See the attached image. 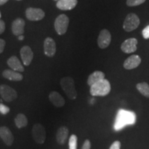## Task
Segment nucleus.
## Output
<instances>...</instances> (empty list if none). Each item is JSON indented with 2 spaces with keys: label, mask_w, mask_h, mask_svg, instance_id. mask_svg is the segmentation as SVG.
<instances>
[{
  "label": "nucleus",
  "mask_w": 149,
  "mask_h": 149,
  "mask_svg": "<svg viewBox=\"0 0 149 149\" xmlns=\"http://www.w3.org/2000/svg\"><path fill=\"white\" fill-rule=\"evenodd\" d=\"M137 120V116L133 111L120 109L117 111L114 123V130L120 131L126 126L133 125Z\"/></svg>",
  "instance_id": "1"
},
{
  "label": "nucleus",
  "mask_w": 149,
  "mask_h": 149,
  "mask_svg": "<svg viewBox=\"0 0 149 149\" xmlns=\"http://www.w3.org/2000/svg\"><path fill=\"white\" fill-rule=\"evenodd\" d=\"M111 91V84L109 80L104 79L91 86L90 93L93 96H107Z\"/></svg>",
  "instance_id": "2"
},
{
  "label": "nucleus",
  "mask_w": 149,
  "mask_h": 149,
  "mask_svg": "<svg viewBox=\"0 0 149 149\" xmlns=\"http://www.w3.org/2000/svg\"><path fill=\"white\" fill-rule=\"evenodd\" d=\"M60 84L63 91L66 93L68 97L74 100L77 98V93L74 87V80L70 77H63L60 81Z\"/></svg>",
  "instance_id": "3"
},
{
  "label": "nucleus",
  "mask_w": 149,
  "mask_h": 149,
  "mask_svg": "<svg viewBox=\"0 0 149 149\" xmlns=\"http://www.w3.org/2000/svg\"><path fill=\"white\" fill-rule=\"evenodd\" d=\"M140 20L138 16L135 13L127 15L123 24V29L126 32H131L139 26Z\"/></svg>",
  "instance_id": "4"
},
{
  "label": "nucleus",
  "mask_w": 149,
  "mask_h": 149,
  "mask_svg": "<svg viewBox=\"0 0 149 149\" xmlns=\"http://www.w3.org/2000/svg\"><path fill=\"white\" fill-rule=\"evenodd\" d=\"M69 24V19L66 15H60L56 18L55 22V29L57 34L62 35L66 33Z\"/></svg>",
  "instance_id": "5"
},
{
  "label": "nucleus",
  "mask_w": 149,
  "mask_h": 149,
  "mask_svg": "<svg viewBox=\"0 0 149 149\" xmlns=\"http://www.w3.org/2000/svg\"><path fill=\"white\" fill-rule=\"evenodd\" d=\"M32 135L37 144H44L46 140V130L40 124H35L32 129Z\"/></svg>",
  "instance_id": "6"
},
{
  "label": "nucleus",
  "mask_w": 149,
  "mask_h": 149,
  "mask_svg": "<svg viewBox=\"0 0 149 149\" xmlns=\"http://www.w3.org/2000/svg\"><path fill=\"white\" fill-rule=\"evenodd\" d=\"M0 95L5 102H10L17 97L16 91L8 85L2 84L0 86Z\"/></svg>",
  "instance_id": "7"
},
{
  "label": "nucleus",
  "mask_w": 149,
  "mask_h": 149,
  "mask_svg": "<svg viewBox=\"0 0 149 149\" xmlns=\"http://www.w3.org/2000/svg\"><path fill=\"white\" fill-rule=\"evenodd\" d=\"M111 42V33L107 29H104L100 31L97 39L98 46L102 49L107 48Z\"/></svg>",
  "instance_id": "8"
},
{
  "label": "nucleus",
  "mask_w": 149,
  "mask_h": 149,
  "mask_svg": "<svg viewBox=\"0 0 149 149\" xmlns=\"http://www.w3.org/2000/svg\"><path fill=\"white\" fill-rule=\"evenodd\" d=\"M26 15L31 21H40L44 17L45 13L40 8H29L26 10Z\"/></svg>",
  "instance_id": "9"
},
{
  "label": "nucleus",
  "mask_w": 149,
  "mask_h": 149,
  "mask_svg": "<svg viewBox=\"0 0 149 149\" xmlns=\"http://www.w3.org/2000/svg\"><path fill=\"white\" fill-rule=\"evenodd\" d=\"M137 39L135 38H129L124 41L121 45V49L124 53H133L137 51Z\"/></svg>",
  "instance_id": "10"
},
{
  "label": "nucleus",
  "mask_w": 149,
  "mask_h": 149,
  "mask_svg": "<svg viewBox=\"0 0 149 149\" xmlns=\"http://www.w3.org/2000/svg\"><path fill=\"white\" fill-rule=\"evenodd\" d=\"M141 59L139 55H133L128 57L124 62V68L126 70H132L136 68L141 64Z\"/></svg>",
  "instance_id": "11"
},
{
  "label": "nucleus",
  "mask_w": 149,
  "mask_h": 149,
  "mask_svg": "<svg viewBox=\"0 0 149 149\" xmlns=\"http://www.w3.org/2000/svg\"><path fill=\"white\" fill-rule=\"evenodd\" d=\"M0 137L7 146H11L14 141L13 135L6 126L0 127Z\"/></svg>",
  "instance_id": "12"
},
{
  "label": "nucleus",
  "mask_w": 149,
  "mask_h": 149,
  "mask_svg": "<svg viewBox=\"0 0 149 149\" xmlns=\"http://www.w3.org/2000/svg\"><path fill=\"white\" fill-rule=\"evenodd\" d=\"M44 53L48 57H53L56 53V44L51 37H47L44 41Z\"/></svg>",
  "instance_id": "13"
},
{
  "label": "nucleus",
  "mask_w": 149,
  "mask_h": 149,
  "mask_svg": "<svg viewBox=\"0 0 149 149\" xmlns=\"http://www.w3.org/2000/svg\"><path fill=\"white\" fill-rule=\"evenodd\" d=\"M20 55L25 66H29L33 59V53L31 48L28 46L22 48L20 51Z\"/></svg>",
  "instance_id": "14"
},
{
  "label": "nucleus",
  "mask_w": 149,
  "mask_h": 149,
  "mask_svg": "<svg viewBox=\"0 0 149 149\" xmlns=\"http://www.w3.org/2000/svg\"><path fill=\"white\" fill-rule=\"evenodd\" d=\"M49 100L54 106L57 108L64 107L65 104V100L58 92L52 91L48 96Z\"/></svg>",
  "instance_id": "15"
},
{
  "label": "nucleus",
  "mask_w": 149,
  "mask_h": 149,
  "mask_svg": "<svg viewBox=\"0 0 149 149\" xmlns=\"http://www.w3.org/2000/svg\"><path fill=\"white\" fill-rule=\"evenodd\" d=\"M77 4V0H58L56 6L61 10H70Z\"/></svg>",
  "instance_id": "16"
},
{
  "label": "nucleus",
  "mask_w": 149,
  "mask_h": 149,
  "mask_svg": "<svg viewBox=\"0 0 149 149\" xmlns=\"http://www.w3.org/2000/svg\"><path fill=\"white\" fill-rule=\"evenodd\" d=\"M24 27H25V22L22 19L18 18L13 22L12 31L15 35L19 36L23 35L24 33Z\"/></svg>",
  "instance_id": "17"
},
{
  "label": "nucleus",
  "mask_w": 149,
  "mask_h": 149,
  "mask_svg": "<svg viewBox=\"0 0 149 149\" xmlns=\"http://www.w3.org/2000/svg\"><path fill=\"white\" fill-rule=\"evenodd\" d=\"M69 130L66 126H61L57 130L56 134V140L60 145H64L68 139Z\"/></svg>",
  "instance_id": "18"
},
{
  "label": "nucleus",
  "mask_w": 149,
  "mask_h": 149,
  "mask_svg": "<svg viewBox=\"0 0 149 149\" xmlns=\"http://www.w3.org/2000/svg\"><path fill=\"white\" fill-rule=\"evenodd\" d=\"M2 75L6 79L10 80V81H19L23 79V75L21 73L12 69H6L3 70Z\"/></svg>",
  "instance_id": "19"
},
{
  "label": "nucleus",
  "mask_w": 149,
  "mask_h": 149,
  "mask_svg": "<svg viewBox=\"0 0 149 149\" xmlns=\"http://www.w3.org/2000/svg\"><path fill=\"white\" fill-rule=\"evenodd\" d=\"M7 64L12 70L17 72H23L24 70V66H22L21 61L16 56H13L7 61Z\"/></svg>",
  "instance_id": "20"
},
{
  "label": "nucleus",
  "mask_w": 149,
  "mask_h": 149,
  "mask_svg": "<svg viewBox=\"0 0 149 149\" xmlns=\"http://www.w3.org/2000/svg\"><path fill=\"white\" fill-rule=\"evenodd\" d=\"M104 79H105V74L103 72L100 71V70H96L88 76L87 83H88V86H91L94 84L98 82V81Z\"/></svg>",
  "instance_id": "21"
},
{
  "label": "nucleus",
  "mask_w": 149,
  "mask_h": 149,
  "mask_svg": "<svg viewBox=\"0 0 149 149\" xmlns=\"http://www.w3.org/2000/svg\"><path fill=\"white\" fill-rule=\"evenodd\" d=\"M15 123L18 128H22L25 127L28 124V119L25 115L19 113L17 115L15 119Z\"/></svg>",
  "instance_id": "22"
},
{
  "label": "nucleus",
  "mask_w": 149,
  "mask_h": 149,
  "mask_svg": "<svg viewBox=\"0 0 149 149\" xmlns=\"http://www.w3.org/2000/svg\"><path fill=\"white\" fill-rule=\"evenodd\" d=\"M136 88L142 95L149 98V85L146 82L137 84L136 85Z\"/></svg>",
  "instance_id": "23"
},
{
  "label": "nucleus",
  "mask_w": 149,
  "mask_h": 149,
  "mask_svg": "<svg viewBox=\"0 0 149 149\" xmlns=\"http://www.w3.org/2000/svg\"><path fill=\"white\" fill-rule=\"evenodd\" d=\"M68 146H69V149L77 148V137L75 135H72L70 137Z\"/></svg>",
  "instance_id": "24"
},
{
  "label": "nucleus",
  "mask_w": 149,
  "mask_h": 149,
  "mask_svg": "<svg viewBox=\"0 0 149 149\" xmlns=\"http://www.w3.org/2000/svg\"><path fill=\"white\" fill-rule=\"evenodd\" d=\"M145 1H146V0H127L126 5L130 7L137 6H139L144 3Z\"/></svg>",
  "instance_id": "25"
},
{
  "label": "nucleus",
  "mask_w": 149,
  "mask_h": 149,
  "mask_svg": "<svg viewBox=\"0 0 149 149\" xmlns=\"http://www.w3.org/2000/svg\"><path fill=\"white\" fill-rule=\"evenodd\" d=\"M10 112V108L3 104H0V113L2 115H6Z\"/></svg>",
  "instance_id": "26"
},
{
  "label": "nucleus",
  "mask_w": 149,
  "mask_h": 149,
  "mask_svg": "<svg viewBox=\"0 0 149 149\" xmlns=\"http://www.w3.org/2000/svg\"><path fill=\"white\" fill-rule=\"evenodd\" d=\"M142 36L144 39H149V25L147 26L143 29L142 31Z\"/></svg>",
  "instance_id": "27"
},
{
  "label": "nucleus",
  "mask_w": 149,
  "mask_h": 149,
  "mask_svg": "<svg viewBox=\"0 0 149 149\" xmlns=\"http://www.w3.org/2000/svg\"><path fill=\"white\" fill-rule=\"evenodd\" d=\"M120 148H121V143L120 141H114L109 148V149H120Z\"/></svg>",
  "instance_id": "28"
},
{
  "label": "nucleus",
  "mask_w": 149,
  "mask_h": 149,
  "mask_svg": "<svg viewBox=\"0 0 149 149\" xmlns=\"http://www.w3.org/2000/svg\"><path fill=\"white\" fill-rule=\"evenodd\" d=\"M91 141L88 139H86L84 142L82 147H81V149H91Z\"/></svg>",
  "instance_id": "29"
},
{
  "label": "nucleus",
  "mask_w": 149,
  "mask_h": 149,
  "mask_svg": "<svg viewBox=\"0 0 149 149\" xmlns=\"http://www.w3.org/2000/svg\"><path fill=\"white\" fill-rule=\"evenodd\" d=\"M6 29L5 26V23L3 20L0 19V35L2 34V33L4 32Z\"/></svg>",
  "instance_id": "30"
},
{
  "label": "nucleus",
  "mask_w": 149,
  "mask_h": 149,
  "mask_svg": "<svg viewBox=\"0 0 149 149\" xmlns=\"http://www.w3.org/2000/svg\"><path fill=\"white\" fill-rule=\"evenodd\" d=\"M6 45L5 41L2 40V39H0V53H1L3 51Z\"/></svg>",
  "instance_id": "31"
},
{
  "label": "nucleus",
  "mask_w": 149,
  "mask_h": 149,
  "mask_svg": "<svg viewBox=\"0 0 149 149\" xmlns=\"http://www.w3.org/2000/svg\"><path fill=\"white\" fill-rule=\"evenodd\" d=\"M8 1V0H0V6L3 5L4 3H6Z\"/></svg>",
  "instance_id": "32"
},
{
  "label": "nucleus",
  "mask_w": 149,
  "mask_h": 149,
  "mask_svg": "<svg viewBox=\"0 0 149 149\" xmlns=\"http://www.w3.org/2000/svg\"><path fill=\"white\" fill-rule=\"evenodd\" d=\"M18 39H19V40H24V35H19V37H18Z\"/></svg>",
  "instance_id": "33"
},
{
  "label": "nucleus",
  "mask_w": 149,
  "mask_h": 149,
  "mask_svg": "<svg viewBox=\"0 0 149 149\" xmlns=\"http://www.w3.org/2000/svg\"><path fill=\"white\" fill-rule=\"evenodd\" d=\"M0 18H1V13H0Z\"/></svg>",
  "instance_id": "34"
}]
</instances>
